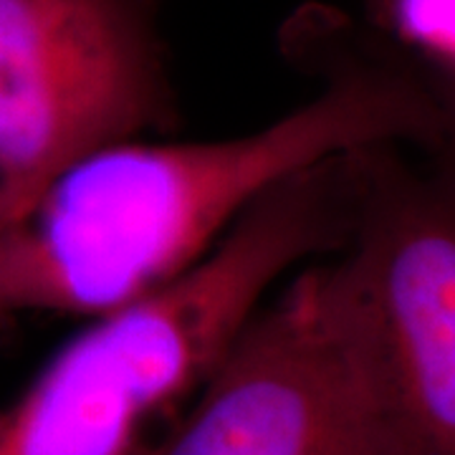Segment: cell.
<instances>
[{
    "label": "cell",
    "instance_id": "cell-1",
    "mask_svg": "<svg viewBox=\"0 0 455 455\" xmlns=\"http://www.w3.org/2000/svg\"><path fill=\"white\" fill-rule=\"evenodd\" d=\"M322 89L259 130L132 140L84 157L18 226L0 233V319L46 311L94 319L180 276L278 182L344 152L405 145L438 152L435 101L379 41L334 44L311 23Z\"/></svg>",
    "mask_w": 455,
    "mask_h": 455
},
{
    "label": "cell",
    "instance_id": "cell-2",
    "mask_svg": "<svg viewBox=\"0 0 455 455\" xmlns=\"http://www.w3.org/2000/svg\"><path fill=\"white\" fill-rule=\"evenodd\" d=\"M349 152L278 182L180 276L104 311L11 405L0 455H142L175 420L259 307L352 241Z\"/></svg>",
    "mask_w": 455,
    "mask_h": 455
},
{
    "label": "cell",
    "instance_id": "cell-3",
    "mask_svg": "<svg viewBox=\"0 0 455 455\" xmlns=\"http://www.w3.org/2000/svg\"><path fill=\"white\" fill-rule=\"evenodd\" d=\"M142 455H407L347 253L293 271Z\"/></svg>",
    "mask_w": 455,
    "mask_h": 455
},
{
    "label": "cell",
    "instance_id": "cell-4",
    "mask_svg": "<svg viewBox=\"0 0 455 455\" xmlns=\"http://www.w3.org/2000/svg\"><path fill=\"white\" fill-rule=\"evenodd\" d=\"M160 11L163 0H0L5 226L79 160L175 122Z\"/></svg>",
    "mask_w": 455,
    "mask_h": 455
},
{
    "label": "cell",
    "instance_id": "cell-5",
    "mask_svg": "<svg viewBox=\"0 0 455 455\" xmlns=\"http://www.w3.org/2000/svg\"><path fill=\"white\" fill-rule=\"evenodd\" d=\"M352 260L385 355L407 455H455V160L352 152Z\"/></svg>",
    "mask_w": 455,
    "mask_h": 455
},
{
    "label": "cell",
    "instance_id": "cell-6",
    "mask_svg": "<svg viewBox=\"0 0 455 455\" xmlns=\"http://www.w3.org/2000/svg\"><path fill=\"white\" fill-rule=\"evenodd\" d=\"M385 44L423 82L455 79V0H367Z\"/></svg>",
    "mask_w": 455,
    "mask_h": 455
},
{
    "label": "cell",
    "instance_id": "cell-7",
    "mask_svg": "<svg viewBox=\"0 0 455 455\" xmlns=\"http://www.w3.org/2000/svg\"><path fill=\"white\" fill-rule=\"evenodd\" d=\"M430 97L435 101L440 114V127H443V142H440L438 152L433 155H443L455 160V79L448 82H425Z\"/></svg>",
    "mask_w": 455,
    "mask_h": 455
},
{
    "label": "cell",
    "instance_id": "cell-8",
    "mask_svg": "<svg viewBox=\"0 0 455 455\" xmlns=\"http://www.w3.org/2000/svg\"><path fill=\"white\" fill-rule=\"evenodd\" d=\"M5 218H3V211H0V233H3V230H5Z\"/></svg>",
    "mask_w": 455,
    "mask_h": 455
}]
</instances>
